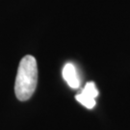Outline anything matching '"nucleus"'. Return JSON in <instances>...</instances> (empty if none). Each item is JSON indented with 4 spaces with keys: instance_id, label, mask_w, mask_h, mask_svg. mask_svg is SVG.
Here are the masks:
<instances>
[{
    "instance_id": "1",
    "label": "nucleus",
    "mask_w": 130,
    "mask_h": 130,
    "mask_svg": "<svg viewBox=\"0 0 130 130\" xmlns=\"http://www.w3.org/2000/svg\"><path fill=\"white\" fill-rule=\"evenodd\" d=\"M38 83V65L35 57L24 56L21 59L14 83L15 96L20 101H25L33 95Z\"/></svg>"
},
{
    "instance_id": "2",
    "label": "nucleus",
    "mask_w": 130,
    "mask_h": 130,
    "mask_svg": "<svg viewBox=\"0 0 130 130\" xmlns=\"http://www.w3.org/2000/svg\"><path fill=\"white\" fill-rule=\"evenodd\" d=\"M98 95V90L93 82H89L85 85L84 89L76 94V100L80 104L88 109H93L95 106V98Z\"/></svg>"
},
{
    "instance_id": "3",
    "label": "nucleus",
    "mask_w": 130,
    "mask_h": 130,
    "mask_svg": "<svg viewBox=\"0 0 130 130\" xmlns=\"http://www.w3.org/2000/svg\"><path fill=\"white\" fill-rule=\"evenodd\" d=\"M63 77L70 88L78 89L80 87V79L73 64L71 63L66 64L63 69Z\"/></svg>"
}]
</instances>
